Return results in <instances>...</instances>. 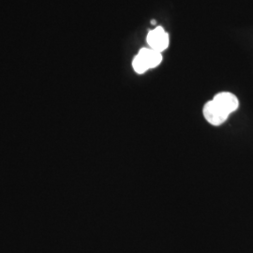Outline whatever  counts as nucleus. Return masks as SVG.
Segmentation results:
<instances>
[{"label":"nucleus","instance_id":"obj_1","mask_svg":"<svg viewBox=\"0 0 253 253\" xmlns=\"http://www.w3.org/2000/svg\"><path fill=\"white\" fill-rule=\"evenodd\" d=\"M163 61V54L151 48H142L132 60V68L135 73L143 74L148 70L158 67Z\"/></svg>","mask_w":253,"mask_h":253},{"label":"nucleus","instance_id":"obj_2","mask_svg":"<svg viewBox=\"0 0 253 253\" xmlns=\"http://www.w3.org/2000/svg\"><path fill=\"white\" fill-rule=\"evenodd\" d=\"M146 42L149 48L157 52L163 53L169 46V34L165 31L163 27H157L148 32L146 36Z\"/></svg>","mask_w":253,"mask_h":253},{"label":"nucleus","instance_id":"obj_3","mask_svg":"<svg viewBox=\"0 0 253 253\" xmlns=\"http://www.w3.org/2000/svg\"><path fill=\"white\" fill-rule=\"evenodd\" d=\"M203 114L208 123L213 126L222 125L230 116L213 100H209L205 104Z\"/></svg>","mask_w":253,"mask_h":253},{"label":"nucleus","instance_id":"obj_4","mask_svg":"<svg viewBox=\"0 0 253 253\" xmlns=\"http://www.w3.org/2000/svg\"><path fill=\"white\" fill-rule=\"evenodd\" d=\"M213 100L229 115L233 114L239 107V100L231 92H220L213 98Z\"/></svg>","mask_w":253,"mask_h":253}]
</instances>
